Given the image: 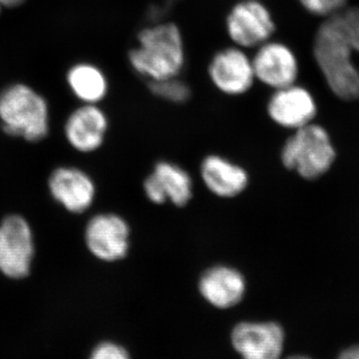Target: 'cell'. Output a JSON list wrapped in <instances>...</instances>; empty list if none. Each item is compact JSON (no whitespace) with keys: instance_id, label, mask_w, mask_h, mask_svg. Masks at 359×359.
I'll use <instances>...</instances> for the list:
<instances>
[{"instance_id":"obj_2","label":"cell","mask_w":359,"mask_h":359,"mask_svg":"<svg viewBox=\"0 0 359 359\" xmlns=\"http://www.w3.org/2000/svg\"><path fill=\"white\" fill-rule=\"evenodd\" d=\"M183 34L176 23L161 22L139 32L130 49L129 65L149 82L179 77L186 65Z\"/></svg>"},{"instance_id":"obj_7","label":"cell","mask_w":359,"mask_h":359,"mask_svg":"<svg viewBox=\"0 0 359 359\" xmlns=\"http://www.w3.org/2000/svg\"><path fill=\"white\" fill-rule=\"evenodd\" d=\"M34 237L29 223L11 215L0 223V273L11 280H22L32 271Z\"/></svg>"},{"instance_id":"obj_13","label":"cell","mask_w":359,"mask_h":359,"mask_svg":"<svg viewBox=\"0 0 359 359\" xmlns=\"http://www.w3.org/2000/svg\"><path fill=\"white\" fill-rule=\"evenodd\" d=\"M52 198L72 214L88 211L96 199L95 182L83 170L60 167L54 170L48 180Z\"/></svg>"},{"instance_id":"obj_24","label":"cell","mask_w":359,"mask_h":359,"mask_svg":"<svg viewBox=\"0 0 359 359\" xmlns=\"http://www.w3.org/2000/svg\"><path fill=\"white\" fill-rule=\"evenodd\" d=\"M2 8H4V7H2L1 4H0V13H1V9Z\"/></svg>"},{"instance_id":"obj_12","label":"cell","mask_w":359,"mask_h":359,"mask_svg":"<svg viewBox=\"0 0 359 359\" xmlns=\"http://www.w3.org/2000/svg\"><path fill=\"white\" fill-rule=\"evenodd\" d=\"M198 290L201 297L214 308L229 309L244 299L247 278L242 271L230 264H214L201 273Z\"/></svg>"},{"instance_id":"obj_9","label":"cell","mask_w":359,"mask_h":359,"mask_svg":"<svg viewBox=\"0 0 359 359\" xmlns=\"http://www.w3.org/2000/svg\"><path fill=\"white\" fill-rule=\"evenodd\" d=\"M145 197L154 205L171 203L184 208L194 196V181L186 169L171 161H159L143 182Z\"/></svg>"},{"instance_id":"obj_8","label":"cell","mask_w":359,"mask_h":359,"mask_svg":"<svg viewBox=\"0 0 359 359\" xmlns=\"http://www.w3.org/2000/svg\"><path fill=\"white\" fill-rule=\"evenodd\" d=\"M208 76L219 92L226 96H243L256 83L252 56L245 49L231 45L210 59Z\"/></svg>"},{"instance_id":"obj_21","label":"cell","mask_w":359,"mask_h":359,"mask_svg":"<svg viewBox=\"0 0 359 359\" xmlns=\"http://www.w3.org/2000/svg\"><path fill=\"white\" fill-rule=\"evenodd\" d=\"M339 359H359V346H353L340 354Z\"/></svg>"},{"instance_id":"obj_4","label":"cell","mask_w":359,"mask_h":359,"mask_svg":"<svg viewBox=\"0 0 359 359\" xmlns=\"http://www.w3.org/2000/svg\"><path fill=\"white\" fill-rule=\"evenodd\" d=\"M282 149L280 159L287 169L306 180L327 173L335 159L330 136L323 127L309 124L294 130Z\"/></svg>"},{"instance_id":"obj_1","label":"cell","mask_w":359,"mask_h":359,"mask_svg":"<svg viewBox=\"0 0 359 359\" xmlns=\"http://www.w3.org/2000/svg\"><path fill=\"white\" fill-rule=\"evenodd\" d=\"M341 11L327 16L318 28L313 54L335 95L344 100H355L359 98V72L351 54L359 53V44Z\"/></svg>"},{"instance_id":"obj_19","label":"cell","mask_w":359,"mask_h":359,"mask_svg":"<svg viewBox=\"0 0 359 359\" xmlns=\"http://www.w3.org/2000/svg\"><path fill=\"white\" fill-rule=\"evenodd\" d=\"M302 6L316 15L330 16L341 11L346 0H299Z\"/></svg>"},{"instance_id":"obj_18","label":"cell","mask_w":359,"mask_h":359,"mask_svg":"<svg viewBox=\"0 0 359 359\" xmlns=\"http://www.w3.org/2000/svg\"><path fill=\"white\" fill-rule=\"evenodd\" d=\"M148 87L153 95L169 103L184 104L192 96L190 86L180 76L149 82Z\"/></svg>"},{"instance_id":"obj_20","label":"cell","mask_w":359,"mask_h":359,"mask_svg":"<svg viewBox=\"0 0 359 359\" xmlns=\"http://www.w3.org/2000/svg\"><path fill=\"white\" fill-rule=\"evenodd\" d=\"M90 359H131L128 351L114 342H102L92 353Z\"/></svg>"},{"instance_id":"obj_15","label":"cell","mask_w":359,"mask_h":359,"mask_svg":"<svg viewBox=\"0 0 359 359\" xmlns=\"http://www.w3.org/2000/svg\"><path fill=\"white\" fill-rule=\"evenodd\" d=\"M108 129L109 119L105 111L97 104H83L71 113L65 132L71 147L88 154L102 147Z\"/></svg>"},{"instance_id":"obj_10","label":"cell","mask_w":359,"mask_h":359,"mask_svg":"<svg viewBox=\"0 0 359 359\" xmlns=\"http://www.w3.org/2000/svg\"><path fill=\"white\" fill-rule=\"evenodd\" d=\"M252 62L256 81L273 90L294 84L299 74L292 49L271 39L255 49Z\"/></svg>"},{"instance_id":"obj_6","label":"cell","mask_w":359,"mask_h":359,"mask_svg":"<svg viewBox=\"0 0 359 359\" xmlns=\"http://www.w3.org/2000/svg\"><path fill=\"white\" fill-rule=\"evenodd\" d=\"M131 226L124 217L101 212L87 222L84 242L90 254L104 263H117L128 257L131 249Z\"/></svg>"},{"instance_id":"obj_23","label":"cell","mask_w":359,"mask_h":359,"mask_svg":"<svg viewBox=\"0 0 359 359\" xmlns=\"http://www.w3.org/2000/svg\"><path fill=\"white\" fill-rule=\"evenodd\" d=\"M287 359H311L309 358H306V356H302V355H294V356H290V358Z\"/></svg>"},{"instance_id":"obj_22","label":"cell","mask_w":359,"mask_h":359,"mask_svg":"<svg viewBox=\"0 0 359 359\" xmlns=\"http://www.w3.org/2000/svg\"><path fill=\"white\" fill-rule=\"evenodd\" d=\"M26 0H0L2 7L6 8H16V7L22 6Z\"/></svg>"},{"instance_id":"obj_16","label":"cell","mask_w":359,"mask_h":359,"mask_svg":"<svg viewBox=\"0 0 359 359\" xmlns=\"http://www.w3.org/2000/svg\"><path fill=\"white\" fill-rule=\"evenodd\" d=\"M200 176L205 189L221 199L237 198L250 185L245 168L219 154L205 156L200 164Z\"/></svg>"},{"instance_id":"obj_14","label":"cell","mask_w":359,"mask_h":359,"mask_svg":"<svg viewBox=\"0 0 359 359\" xmlns=\"http://www.w3.org/2000/svg\"><path fill=\"white\" fill-rule=\"evenodd\" d=\"M266 113L278 126L297 130L311 124L316 106L308 90L294 83L273 90L266 103Z\"/></svg>"},{"instance_id":"obj_3","label":"cell","mask_w":359,"mask_h":359,"mask_svg":"<svg viewBox=\"0 0 359 359\" xmlns=\"http://www.w3.org/2000/svg\"><path fill=\"white\" fill-rule=\"evenodd\" d=\"M0 121L9 136L41 141L49 131L48 104L27 85H11L0 93Z\"/></svg>"},{"instance_id":"obj_5","label":"cell","mask_w":359,"mask_h":359,"mask_svg":"<svg viewBox=\"0 0 359 359\" xmlns=\"http://www.w3.org/2000/svg\"><path fill=\"white\" fill-rule=\"evenodd\" d=\"M224 28L233 45L248 50L271 40L276 23L263 0H240L226 13Z\"/></svg>"},{"instance_id":"obj_11","label":"cell","mask_w":359,"mask_h":359,"mask_svg":"<svg viewBox=\"0 0 359 359\" xmlns=\"http://www.w3.org/2000/svg\"><path fill=\"white\" fill-rule=\"evenodd\" d=\"M231 342L243 359H280L285 332L273 321H243L233 327Z\"/></svg>"},{"instance_id":"obj_17","label":"cell","mask_w":359,"mask_h":359,"mask_svg":"<svg viewBox=\"0 0 359 359\" xmlns=\"http://www.w3.org/2000/svg\"><path fill=\"white\" fill-rule=\"evenodd\" d=\"M71 91L83 104L102 102L107 96L109 84L100 68L90 63H79L73 66L67 74Z\"/></svg>"}]
</instances>
